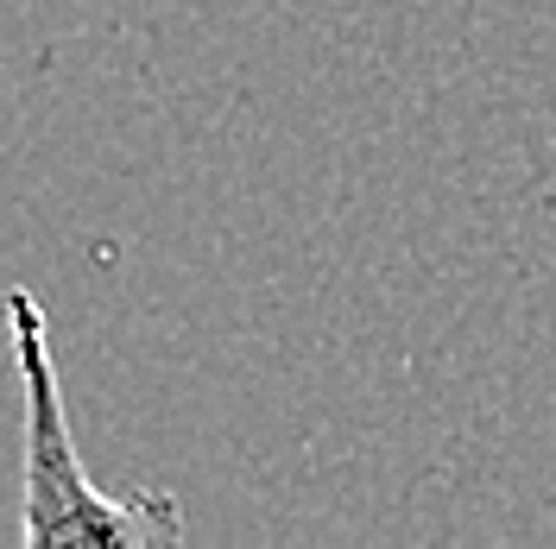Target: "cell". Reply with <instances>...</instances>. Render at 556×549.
Instances as JSON below:
<instances>
[{
  "label": "cell",
  "instance_id": "1",
  "mask_svg": "<svg viewBox=\"0 0 556 549\" xmlns=\"http://www.w3.org/2000/svg\"><path fill=\"white\" fill-rule=\"evenodd\" d=\"M7 335H13V367H20V398H26V512H20V544L58 549V544H177L184 512L172 493H108L83 474V455L70 436L64 385L51 360V322L26 284L7 297Z\"/></svg>",
  "mask_w": 556,
  "mask_h": 549
}]
</instances>
